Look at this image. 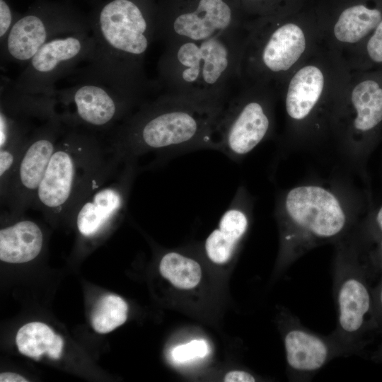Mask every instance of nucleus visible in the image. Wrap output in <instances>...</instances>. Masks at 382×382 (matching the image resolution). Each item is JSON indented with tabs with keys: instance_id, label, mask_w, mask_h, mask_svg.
<instances>
[{
	"instance_id": "nucleus-1",
	"label": "nucleus",
	"mask_w": 382,
	"mask_h": 382,
	"mask_svg": "<svg viewBox=\"0 0 382 382\" xmlns=\"http://www.w3.org/2000/svg\"><path fill=\"white\" fill-rule=\"evenodd\" d=\"M228 101L164 92L144 100L107 138L121 161L138 164L148 156L157 161L185 151L217 150L219 127Z\"/></svg>"
},
{
	"instance_id": "nucleus-2",
	"label": "nucleus",
	"mask_w": 382,
	"mask_h": 382,
	"mask_svg": "<svg viewBox=\"0 0 382 382\" xmlns=\"http://www.w3.org/2000/svg\"><path fill=\"white\" fill-rule=\"evenodd\" d=\"M141 0H110L89 23L92 48L83 66L74 70L77 81L103 83L141 103L150 88L144 59L157 39V11Z\"/></svg>"
},
{
	"instance_id": "nucleus-3",
	"label": "nucleus",
	"mask_w": 382,
	"mask_h": 382,
	"mask_svg": "<svg viewBox=\"0 0 382 382\" xmlns=\"http://www.w3.org/2000/svg\"><path fill=\"white\" fill-rule=\"evenodd\" d=\"M240 83L272 87L286 79L323 42L308 0L286 11L246 21Z\"/></svg>"
},
{
	"instance_id": "nucleus-4",
	"label": "nucleus",
	"mask_w": 382,
	"mask_h": 382,
	"mask_svg": "<svg viewBox=\"0 0 382 382\" xmlns=\"http://www.w3.org/2000/svg\"><path fill=\"white\" fill-rule=\"evenodd\" d=\"M245 28L202 40L165 45L158 63L165 93L210 101H228L233 83H240Z\"/></svg>"
},
{
	"instance_id": "nucleus-5",
	"label": "nucleus",
	"mask_w": 382,
	"mask_h": 382,
	"mask_svg": "<svg viewBox=\"0 0 382 382\" xmlns=\"http://www.w3.org/2000/svg\"><path fill=\"white\" fill-rule=\"evenodd\" d=\"M343 56L321 43L279 89L289 135L306 141L332 134L350 78Z\"/></svg>"
},
{
	"instance_id": "nucleus-6",
	"label": "nucleus",
	"mask_w": 382,
	"mask_h": 382,
	"mask_svg": "<svg viewBox=\"0 0 382 382\" xmlns=\"http://www.w3.org/2000/svg\"><path fill=\"white\" fill-rule=\"evenodd\" d=\"M120 162L106 137L64 125L32 208L52 221L69 219L81 199Z\"/></svg>"
},
{
	"instance_id": "nucleus-7",
	"label": "nucleus",
	"mask_w": 382,
	"mask_h": 382,
	"mask_svg": "<svg viewBox=\"0 0 382 382\" xmlns=\"http://www.w3.org/2000/svg\"><path fill=\"white\" fill-rule=\"evenodd\" d=\"M280 267L286 268L314 248L337 243L352 231L353 218L334 190L306 184L285 192L277 202Z\"/></svg>"
},
{
	"instance_id": "nucleus-8",
	"label": "nucleus",
	"mask_w": 382,
	"mask_h": 382,
	"mask_svg": "<svg viewBox=\"0 0 382 382\" xmlns=\"http://www.w3.org/2000/svg\"><path fill=\"white\" fill-rule=\"evenodd\" d=\"M371 272L354 235L350 233L336 243L333 291L337 325L332 334L352 354L361 352L371 332L381 328L369 282Z\"/></svg>"
},
{
	"instance_id": "nucleus-9",
	"label": "nucleus",
	"mask_w": 382,
	"mask_h": 382,
	"mask_svg": "<svg viewBox=\"0 0 382 382\" xmlns=\"http://www.w3.org/2000/svg\"><path fill=\"white\" fill-rule=\"evenodd\" d=\"M278 91L262 85H243L231 95L222 115L217 151L238 161L272 134Z\"/></svg>"
},
{
	"instance_id": "nucleus-10",
	"label": "nucleus",
	"mask_w": 382,
	"mask_h": 382,
	"mask_svg": "<svg viewBox=\"0 0 382 382\" xmlns=\"http://www.w3.org/2000/svg\"><path fill=\"white\" fill-rule=\"evenodd\" d=\"M54 111L64 125L107 137L141 103L98 82L80 81L53 93Z\"/></svg>"
},
{
	"instance_id": "nucleus-11",
	"label": "nucleus",
	"mask_w": 382,
	"mask_h": 382,
	"mask_svg": "<svg viewBox=\"0 0 382 382\" xmlns=\"http://www.w3.org/2000/svg\"><path fill=\"white\" fill-rule=\"evenodd\" d=\"M240 0H166L157 11V39L164 45L202 40L243 28Z\"/></svg>"
},
{
	"instance_id": "nucleus-12",
	"label": "nucleus",
	"mask_w": 382,
	"mask_h": 382,
	"mask_svg": "<svg viewBox=\"0 0 382 382\" xmlns=\"http://www.w3.org/2000/svg\"><path fill=\"white\" fill-rule=\"evenodd\" d=\"M381 123L382 70L351 71L332 135L351 156Z\"/></svg>"
},
{
	"instance_id": "nucleus-13",
	"label": "nucleus",
	"mask_w": 382,
	"mask_h": 382,
	"mask_svg": "<svg viewBox=\"0 0 382 382\" xmlns=\"http://www.w3.org/2000/svg\"><path fill=\"white\" fill-rule=\"evenodd\" d=\"M91 30L57 37L45 44L26 64L11 86L31 95H51L55 83L84 62L92 48Z\"/></svg>"
},
{
	"instance_id": "nucleus-14",
	"label": "nucleus",
	"mask_w": 382,
	"mask_h": 382,
	"mask_svg": "<svg viewBox=\"0 0 382 382\" xmlns=\"http://www.w3.org/2000/svg\"><path fill=\"white\" fill-rule=\"evenodd\" d=\"M139 168L137 162H120L81 199L69 219L82 238L100 236L123 215Z\"/></svg>"
},
{
	"instance_id": "nucleus-15",
	"label": "nucleus",
	"mask_w": 382,
	"mask_h": 382,
	"mask_svg": "<svg viewBox=\"0 0 382 382\" xmlns=\"http://www.w3.org/2000/svg\"><path fill=\"white\" fill-rule=\"evenodd\" d=\"M64 125L54 116L37 127L13 173L1 209L20 216L32 205Z\"/></svg>"
},
{
	"instance_id": "nucleus-16",
	"label": "nucleus",
	"mask_w": 382,
	"mask_h": 382,
	"mask_svg": "<svg viewBox=\"0 0 382 382\" xmlns=\"http://www.w3.org/2000/svg\"><path fill=\"white\" fill-rule=\"evenodd\" d=\"M323 43L342 56L359 46L382 19L367 0H308Z\"/></svg>"
},
{
	"instance_id": "nucleus-17",
	"label": "nucleus",
	"mask_w": 382,
	"mask_h": 382,
	"mask_svg": "<svg viewBox=\"0 0 382 382\" xmlns=\"http://www.w3.org/2000/svg\"><path fill=\"white\" fill-rule=\"evenodd\" d=\"M284 317L283 340L292 381L310 379L332 359L352 354L332 333L322 335L311 330L293 313L286 312Z\"/></svg>"
},
{
	"instance_id": "nucleus-18",
	"label": "nucleus",
	"mask_w": 382,
	"mask_h": 382,
	"mask_svg": "<svg viewBox=\"0 0 382 382\" xmlns=\"http://www.w3.org/2000/svg\"><path fill=\"white\" fill-rule=\"evenodd\" d=\"M90 30L89 23L62 14L30 13L15 21L1 43V58L27 64L50 40L66 34Z\"/></svg>"
},
{
	"instance_id": "nucleus-19",
	"label": "nucleus",
	"mask_w": 382,
	"mask_h": 382,
	"mask_svg": "<svg viewBox=\"0 0 382 382\" xmlns=\"http://www.w3.org/2000/svg\"><path fill=\"white\" fill-rule=\"evenodd\" d=\"M43 242V232L37 223L16 221L0 230V260L13 264L31 261L41 253Z\"/></svg>"
},
{
	"instance_id": "nucleus-20",
	"label": "nucleus",
	"mask_w": 382,
	"mask_h": 382,
	"mask_svg": "<svg viewBox=\"0 0 382 382\" xmlns=\"http://www.w3.org/2000/svg\"><path fill=\"white\" fill-rule=\"evenodd\" d=\"M16 342L21 353L35 359H39L44 354L57 359L64 345L62 338L40 322H32L22 326L17 332Z\"/></svg>"
},
{
	"instance_id": "nucleus-21",
	"label": "nucleus",
	"mask_w": 382,
	"mask_h": 382,
	"mask_svg": "<svg viewBox=\"0 0 382 382\" xmlns=\"http://www.w3.org/2000/svg\"><path fill=\"white\" fill-rule=\"evenodd\" d=\"M160 272L172 284L180 289H192L201 279V267L195 260L180 253L170 252L163 256Z\"/></svg>"
},
{
	"instance_id": "nucleus-22",
	"label": "nucleus",
	"mask_w": 382,
	"mask_h": 382,
	"mask_svg": "<svg viewBox=\"0 0 382 382\" xmlns=\"http://www.w3.org/2000/svg\"><path fill=\"white\" fill-rule=\"evenodd\" d=\"M127 311L128 306L123 299L114 294L105 295L92 312V326L99 333L110 332L126 321Z\"/></svg>"
},
{
	"instance_id": "nucleus-23",
	"label": "nucleus",
	"mask_w": 382,
	"mask_h": 382,
	"mask_svg": "<svg viewBox=\"0 0 382 382\" xmlns=\"http://www.w3.org/2000/svg\"><path fill=\"white\" fill-rule=\"evenodd\" d=\"M343 57L351 71L382 67V19L362 43Z\"/></svg>"
},
{
	"instance_id": "nucleus-24",
	"label": "nucleus",
	"mask_w": 382,
	"mask_h": 382,
	"mask_svg": "<svg viewBox=\"0 0 382 382\" xmlns=\"http://www.w3.org/2000/svg\"><path fill=\"white\" fill-rule=\"evenodd\" d=\"M306 0H240L246 21L298 8Z\"/></svg>"
},
{
	"instance_id": "nucleus-25",
	"label": "nucleus",
	"mask_w": 382,
	"mask_h": 382,
	"mask_svg": "<svg viewBox=\"0 0 382 382\" xmlns=\"http://www.w3.org/2000/svg\"><path fill=\"white\" fill-rule=\"evenodd\" d=\"M238 242L230 238L219 228L214 230L205 241L208 257L214 263L223 264L233 256Z\"/></svg>"
},
{
	"instance_id": "nucleus-26",
	"label": "nucleus",
	"mask_w": 382,
	"mask_h": 382,
	"mask_svg": "<svg viewBox=\"0 0 382 382\" xmlns=\"http://www.w3.org/2000/svg\"><path fill=\"white\" fill-rule=\"evenodd\" d=\"M208 353V346L204 340H192L181 345L173 351V357L178 361H185L197 357H204Z\"/></svg>"
},
{
	"instance_id": "nucleus-27",
	"label": "nucleus",
	"mask_w": 382,
	"mask_h": 382,
	"mask_svg": "<svg viewBox=\"0 0 382 382\" xmlns=\"http://www.w3.org/2000/svg\"><path fill=\"white\" fill-rule=\"evenodd\" d=\"M13 21V14L8 4L5 0H0V40L1 43L9 33Z\"/></svg>"
},
{
	"instance_id": "nucleus-28",
	"label": "nucleus",
	"mask_w": 382,
	"mask_h": 382,
	"mask_svg": "<svg viewBox=\"0 0 382 382\" xmlns=\"http://www.w3.org/2000/svg\"><path fill=\"white\" fill-rule=\"evenodd\" d=\"M374 309L380 327L382 326V278L374 289Z\"/></svg>"
},
{
	"instance_id": "nucleus-29",
	"label": "nucleus",
	"mask_w": 382,
	"mask_h": 382,
	"mask_svg": "<svg viewBox=\"0 0 382 382\" xmlns=\"http://www.w3.org/2000/svg\"><path fill=\"white\" fill-rule=\"evenodd\" d=\"M224 381L225 382H253L255 377L250 373L244 371H232L226 374Z\"/></svg>"
},
{
	"instance_id": "nucleus-30",
	"label": "nucleus",
	"mask_w": 382,
	"mask_h": 382,
	"mask_svg": "<svg viewBox=\"0 0 382 382\" xmlns=\"http://www.w3.org/2000/svg\"><path fill=\"white\" fill-rule=\"evenodd\" d=\"M369 266L375 271L382 272V237L379 239L376 253L371 255Z\"/></svg>"
},
{
	"instance_id": "nucleus-31",
	"label": "nucleus",
	"mask_w": 382,
	"mask_h": 382,
	"mask_svg": "<svg viewBox=\"0 0 382 382\" xmlns=\"http://www.w3.org/2000/svg\"><path fill=\"white\" fill-rule=\"evenodd\" d=\"M0 381L1 382H26V380L23 376H20L18 374L6 372L1 373L0 374Z\"/></svg>"
},
{
	"instance_id": "nucleus-32",
	"label": "nucleus",
	"mask_w": 382,
	"mask_h": 382,
	"mask_svg": "<svg viewBox=\"0 0 382 382\" xmlns=\"http://www.w3.org/2000/svg\"><path fill=\"white\" fill-rule=\"evenodd\" d=\"M375 226L378 237L380 239L382 237V207L378 211L375 217Z\"/></svg>"
},
{
	"instance_id": "nucleus-33",
	"label": "nucleus",
	"mask_w": 382,
	"mask_h": 382,
	"mask_svg": "<svg viewBox=\"0 0 382 382\" xmlns=\"http://www.w3.org/2000/svg\"><path fill=\"white\" fill-rule=\"evenodd\" d=\"M374 358L377 361H382V344L380 348L378 349V350L376 352V354L374 355Z\"/></svg>"
}]
</instances>
